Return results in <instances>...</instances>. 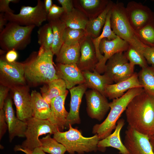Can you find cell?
Instances as JSON below:
<instances>
[{"label": "cell", "mask_w": 154, "mask_h": 154, "mask_svg": "<svg viewBox=\"0 0 154 154\" xmlns=\"http://www.w3.org/2000/svg\"><path fill=\"white\" fill-rule=\"evenodd\" d=\"M128 126L149 137L154 135V96L144 91L135 96L125 110Z\"/></svg>", "instance_id": "cell-1"}, {"label": "cell", "mask_w": 154, "mask_h": 154, "mask_svg": "<svg viewBox=\"0 0 154 154\" xmlns=\"http://www.w3.org/2000/svg\"><path fill=\"white\" fill-rule=\"evenodd\" d=\"M53 55L51 49L42 46L38 51L33 52L24 62L26 82L35 86L58 78L53 63Z\"/></svg>", "instance_id": "cell-2"}, {"label": "cell", "mask_w": 154, "mask_h": 154, "mask_svg": "<svg viewBox=\"0 0 154 154\" xmlns=\"http://www.w3.org/2000/svg\"><path fill=\"white\" fill-rule=\"evenodd\" d=\"M144 91L142 87L133 88L128 90L120 98L113 99L109 103L110 110L107 117L101 123L93 126L92 133L97 134L100 140L111 134L115 129L119 118L131 100Z\"/></svg>", "instance_id": "cell-3"}, {"label": "cell", "mask_w": 154, "mask_h": 154, "mask_svg": "<svg viewBox=\"0 0 154 154\" xmlns=\"http://www.w3.org/2000/svg\"><path fill=\"white\" fill-rule=\"evenodd\" d=\"M111 12L110 25L113 32L143 54L144 49L147 46L143 44L137 37L129 20L124 4L122 2L113 3Z\"/></svg>", "instance_id": "cell-4"}, {"label": "cell", "mask_w": 154, "mask_h": 154, "mask_svg": "<svg viewBox=\"0 0 154 154\" xmlns=\"http://www.w3.org/2000/svg\"><path fill=\"white\" fill-rule=\"evenodd\" d=\"M69 129L65 132L58 130L53 134V138L66 148L69 154H84L99 150L98 143L100 140L98 135L86 137L77 129L69 125Z\"/></svg>", "instance_id": "cell-5"}, {"label": "cell", "mask_w": 154, "mask_h": 154, "mask_svg": "<svg viewBox=\"0 0 154 154\" xmlns=\"http://www.w3.org/2000/svg\"><path fill=\"white\" fill-rule=\"evenodd\" d=\"M35 27L9 22L0 33V47L7 51L24 49L31 42V35Z\"/></svg>", "instance_id": "cell-6"}, {"label": "cell", "mask_w": 154, "mask_h": 154, "mask_svg": "<svg viewBox=\"0 0 154 154\" xmlns=\"http://www.w3.org/2000/svg\"><path fill=\"white\" fill-rule=\"evenodd\" d=\"M26 122V139L16 148V150L23 151L26 154L35 148L40 147L41 143L39 137L40 135L47 133L54 134L58 130L48 119H40L33 117Z\"/></svg>", "instance_id": "cell-7"}, {"label": "cell", "mask_w": 154, "mask_h": 154, "mask_svg": "<svg viewBox=\"0 0 154 154\" xmlns=\"http://www.w3.org/2000/svg\"><path fill=\"white\" fill-rule=\"evenodd\" d=\"M5 18L9 22H13L22 26L35 25L38 27L47 20L44 2L38 0L34 7L23 6L18 14L7 12L4 13Z\"/></svg>", "instance_id": "cell-8"}, {"label": "cell", "mask_w": 154, "mask_h": 154, "mask_svg": "<svg viewBox=\"0 0 154 154\" xmlns=\"http://www.w3.org/2000/svg\"><path fill=\"white\" fill-rule=\"evenodd\" d=\"M25 76V64L16 61L10 62L2 56L0 59V84L10 89L16 86L26 85Z\"/></svg>", "instance_id": "cell-9"}, {"label": "cell", "mask_w": 154, "mask_h": 154, "mask_svg": "<svg viewBox=\"0 0 154 154\" xmlns=\"http://www.w3.org/2000/svg\"><path fill=\"white\" fill-rule=\"evenodd\" d=\"M125 9L129 22L135 31L141 28L154 20V12L141 3L130 1Z\"/></svg>", "instance_id": "cell-10"}, {"label": "cell", "mask_w": 154, "mask_h": 154, "mask_svg": "<svg viewBox=\"0 0 154 154\" xmlns=\"http://www.w3.org/2000/svg\"><path fill=\"white\" fill-rule=\"evenodd\" d=\"M124 144L130 154H154L149 137L128 126Z\"/></svg>", "instance_id": "cell-11"}, {"label": "cell", "mask_w": 154, "mask_h": 154, "mask_svg": "<svg viewBox=\"0 0 154 154\" xmlns=\"http://www.w3.org/2000/svg\"><path fill=\"white\" fill-rule=\"evenodd\" d=\"M16 110L17 117L24 121L33 117L31 95L27 85L19 86L10 89Z\"/></svg>", "instance_id": "cell-12"}, {"label": "cell", "mask_w": 154, "mask_h": 154, "mask_svg": "<svg viewBox=\"0 0 154 154\" xmlns=\"http://www.w3.org/2000/svg\"><path fill=\"white\" fill-rule=\"evenodd\" d=\"M85 94L88 115L92 119L101 121L110 109L107 98L93 89L86 91Z\"/></svg>", "instance_id": "cell-13"}, {"label": "cell", "mask_w": 154, "mask_h": 154, "mask_svg": "<svg viewBox=\"0 0 154 154\" xmlns=\"http://www.w3.org/2000/svg\"><path fill=\"white\" fill-rule=\"evenodd\" d=\"M129 44L119 37L110 40L106 38L102 39L99 45L101 54L103 56L102 60L97 64L95 70L99 73H104L106 63L108 60L114 54L125 52Z\"/></svg>", "instance_id": "cell-14"}, {"label": "cell", "mask_w": 154, "mask_h": 154, "mask_svg": "<svg viewBox=\"0 0 154 154\" xmlns=\"http://www.w3.org/2000/svg\"><path fill=\"white\" fill-rule=\"evenodd\" d=\"M80 55L76 64L82 71L93 72L98 62L92 38L87 35L80 42Z\"/></svg>", "instance_id": "cell-15"}, {"label": "cell", "mask_w": 154, "mask_h": 154, "mask_svg": "<svg viewBox=\"0 0 154 154\" xmlns=\"http://www.w3.org/2000/svg\"><path fill=\"white\" fill-rule=\"evenodd\" d=\"M3 109L8 125L10 141H11L16 136L25 137V133L27 127V122L21 120L15 116L12 101L10 97H7Z\"/></svg>", "instance_id": "cell-16"}, {"label": "cell", "mask_w": 154, "mask_h": 154, "mask_svg": "<svg viewBox=\"0 0 154 154\" xmlns=\"http://www.w3.org/2000/svg\"><path fill=\"white\" fill-rule=\"evenodd\" d=\"M68 93V91L64 94L53 98L50 103L51 112L48 120L61 132L66 127L68 112L65 108L64 104Z\"/></svg>", "instance_id": "cell-17"}, {"label": "cell", "mask_w": 154, "mask_h": 154, "mask_svg": "<svg viewBox=\"0 0 154 154\" xmlns=\"http://www.w3.org/2000/svg\"><path fill=\"white\" fill-rule=\"evenodd\" d=\"M55 68L58 78L64 81L67 89L69 90L76 85L85 82L82 72L76 64H64L57 63Z\"/></svg>", "instance_id": "cell-18"}, {"label": "cell", "mask_w": 154, "mask_h": 154, "mask_svg": "<svg viewBox=\"0 0 154 154\" xmlns=\"http://www.w3.org/2000/svg\"><path fill=\"white\" fill-rule=\"evenodd\" d=\"M88 88L84 83L69 90L70 94V109L67 119L66 127L69 125L79 124L81 122L79 110L83 96Z\"/></svg>", "instance_id": "cell-19"}, {"label": "cell", "mask_w": 154, "mask_h": 154, "mask_svg": "<svg viewBox=\"0 0 154 154\" xmlns=\"http://www.w3.org/2000/svg\"><path fill=\"white\" fill-rule=\"evenodd\" d=\"M139 87H142L139 81L138 74L134 72L132 76L127 79L108 85L105 89V96L113 100L121 97L129 89Z\"/></svg>", "instance_id": "cell-20"}, {"label": "cell", "mask_w": 154, "mask_h": 154, "mask_svg": "<svg viewBox=\"0 0 154 154\" xmlns=\"http://www.w3.org/2000/svg\"><path fill=\"white\" fill-rule=\"evenodd\" d=\"M115 130L108 137L100 140L98 143L99 150L104 151L107 147H111L117 149L120 154H130L128 150L121 141L120 133L125 124L124 120H118Z\"/></svg>", "instance_id": "cell-21"}, {"label": "cell", "mask_w": 154, "mask_h": 154, "mask_svg": "<svg viewBox=\"0 0 154 154\" xmlns=\"http://www.w3.org/2000/svg\"><path fill=\"white\" fill-rule=\"evenodd\" d=\"M80 55L79 43L72 44L63 43L58 54L56 61L64 64H77Z\"/></svg>", "instance_id": "cell-22"}, {"label": "cell", "mask_w": 154, "mask_h": 154, "mask_svg": "<svg viewBox=\"0 0 154 154\" xmlns=\"http://www.w3.org/2000/svg\"><path fill=\"white\" fill-rule=\"evenodd\" d=\"M82 72L85 80L84 83L88 88L97 90L104 96L106 86L113 83L104 74L101 75L95 70L93 72L84 71Z\"/></svg>", "instance_id": "cell-23"}, {"label": "cell", "mask_w": 154, "mask_h": 154, "mask_svg": "<svg viewBox=\"0 0 154 154\" xmlns=\"http://www.w3.org/2000/svg\"><path fill=\"white\" fill-rule=\"evenodd\" d=\"M33 117L40 119H48L50 115V105L43 98L40 93L35 90L31 93Z\"/></svg>", "instance_id": "cell-24"}, {"label": "cell", "mask_w": 154, "mask_h": 154, "mask_svg": "<svg viewBox=\"0 0 154 154\" xmlns=\"http://www.w3.org/2000/svg\"><path fill=\"white\" fill-rule=\"evenodd\" d=\"M64 81L60 78L54 80L44 84L40 88V92L44 100L50 104L53 98L62 95L68 91Z\"/></svg>", "instance_id": "cell-25"}, {"label": "cell", "mask_w": 154, "mask_h": 154, "mask_svg": "<svg viewBox=\"0 0 154 154\" xmlns=\"http://www.w3.org/2000/svg\"><path fill=\"white\" fill-rule=\"evenodd\" d=\"M60 19L64 23L66 27L84 30L89 20L84 13L74 8L69 13H64Z\"/></svg>", "instance_id": "cell-26"}, {"label": "cell", "mask_w": 154, "mask_h": 154, "mask_svg": "<svg viewBox=\"0 0 154 154\" xmlns=\"http://www.w3.org/2000/svg\"><path fill=\"white\" fill-rule=\"evenodd\" d=\"M113 2L110 1L104 10L95 18L89 19L85 30L88 35L92 38L98 37L100 34L106 22L108 14L111 9Z\"/></svg>", "instance_id": "cell-27"}, {"label": "cell", "mask_w": 154, "mask_h": 154, "mask_svg": "<svg viewBox=\"0 0 154 154\" xmlns=\"http://www.w3.org/2000/svg\"><path fill=\"white\" fill-rule=\"evenodd\" d=\"M47 21L51 27L54 36L51 49L53 54L56 55L64 43L63 35L66 27L60 18Z\"/></svg>", "instance_id": "cell-28"}, {"label": "cell", "mask_w": 154, "mask_h": 154, "mask_svg": "<svg viewBox=\"0 0 154 154\" xmlns=\"http://www.w3.org/2000/svg\"><path fill=\"white\" fill-rule=\"evenodd\" d=\"M128 61L125 53L123 52H119L114 54L107 61L105 67L104 74L113 82L114 76L123 65L128 62Z\"/></svg>", "instance_id": "cell-29"}, {"label": "cell", "mask_w": 154, "mask_h": 154, "mask_svg": "<svg viewBox=\"0 0 154 154\" xmlns=\"http://www.w3.org/2000/svg\"><path fill=\"white\" fill-rule=\"evenodd\" d=\"M138 74L140 84L145 91L154 96V66L142 68Z\"/></svg>", "instance_id": "cell-30"}, {"label": "cell", "mask_w": 154, "mask_h": 154, "mask_svg": "<svg viewBox=\"0 0 154 154\" xmlns=\"http://www.w3.org/2000/svg\"><path fill=\"white\" fill-rule=\"evenodd\" d=\"M111 15L110 9L108 14L106 22L103 28L102 33L97 38H92V41L95 48L96 55L98 60V62H100L104 57L100 53L99 49V45L101 40L105 38H107L108 40H110L115 39L117 37L111 28L110 21Z\"/></svg>", "instance_id": "cell-31"}, {"label": "cell", "mask_w": 154, "mask_h": 154, "mask_svg": "<svg viewBox=\"0 0 154 154\" xmlns=\"http://www.w3.org/2000/svg\"><path fill=\"white\" fill-rule=\"evenodd\" d=\"M40 148L45 153L50 154H64L67 151L65 147L51 137L50 134L40 139Z\"/></svg>", "instance_id": "cell-32"}, {"label": "cell", "mask_w": 154, "mask_h": 154, "mask_svg": "<svg viewBox=\"0 0 154 154\" xmlns=\"http://www.w3.org/2000/svg\"><path fill=\"white\" fill-rule=\"evenodd\" d=\"M109 1L106 0H80V5L86 15L87 12L93 11L95 18L98 17L104 10Z\"/></svg>", "instance_id": "cell-33"}, {"label": "cell", "mask_w": 154, "mask_h": 154, "mask_svg": "<svg viewBox=\"0 0 154 154\" xmlns=\"http://www.w3.org/2000/svg\"><path fill=\"white\" fill-rule=\"evenodd\" d=\"M135 32L138 38L144 45L154 47V20Z\"/></svg>", "instance_id": "cell-34"}, {"label": "cell", "mask_w": 154, "mask_h": 154, "mask_svg": "<svg viewBox=\"0 0 154 154\" xmlns=\"http://www.w3.org/2000/svg\"><path fill=\"white\" fill-rule=\"evenodd\" d=\"M38 43L46 50H50L53 42L54 36L49 23L41 26L37 31Z\"/></svg>", "instance_id": "cell-35"}, {"label": "cell", "mask_w": 154, "mask_h": 154, "mask_svg": "<svg viewBox=\"0 0 154 154\" xmlns=\"http://www.w3.org/2000/svg\"><path fill=\"white\" fill-rule=\"evenodd\" d=\"M131 65H139L142 68L148 66L147 62L143 54L138 51L129 45L127 50L124 53Z\"/></svg>", "instance_id": "cell-36"}, {"label": "cell", "mask_w": 154, "mask_h": 154, "mask_svg": "<svg viewBox=\"0 0 154 154\" xmlns=\"http://www.w3.org/2000/svg\"><path fill=\"white\" fill-rule=\"evenodd\" d=\"M87 35L84 30L66 27L63 35L64 43L70 44L79 43Z\"/></svg>", "instance_id": "cell-37"}, {"label": "cell", "mask_w": 154, "mask_h": 154, "mask_svg": "<svg viewBox=\"0 0 154 154\" xmlns=\"http://www.w3.org/2000/svg\"><path fill=\"white\" fill-rule=\"evenodd\" d=\"M134 67L131 66L129 62L124 64L114 76L113 82L116 83L129 78L134 73Z\"/></svg>", "instance_id": "cell-38"}, {"label": "cell", "mask_w": 154, "mask_h": 154, "mask_svg": "<svg viewBox=\"0 0 154 154\" xmlns=\"http://www.w3.org/2000/svg\"><path fill=\"white\" fill-rule=\"evenodd\" d=\"M64 13V10L62 7L53 4L47 15V20L60 18Z\"/></svg>", "instance_id": "cell-39"}, {"label": "cell", "mask_w": 154, "mask_h": 154, "mask_svg": "<svg viewBox=\"0 0 154 154\" xmlns=\"http://www.w3.org/2000/svg\"><path fill=\"white\" fill-rule=\"evenodd\" d=\"M143 54L147 63L154 66V47H146L144 49Z\"/></svg>", "instance_id": "cell-40"}, {"label": "cell", "mask_w": 154, "mask_h": 154, "mask_svg": "<svg viewBox=\"0 0 154 154\" xmlns=\"http://www.w3.org/2000/svg\"><path fill=\"white\" fill-rule=\"evenodd\" d=\"M19 1V0H0V12L3 13L7 12L14 13V11L9 7V4L11 2L17 3Z\"/></svg>", "instance_id": "cell-41"}, {"label": "cell", "mask_w": 154, "mask_h": 154, "mask_svg": "<svg viewBox=\"0 0 154 154\" xmlns=\"http://www.w3.org/2000/svg\"><path fill=\"white\" fill-rule=\"evenodd\" d=\"M8 125L5 120L3 109H0V139L1 140L6 132Z\"/></svg>", "instance_id": "cell-42"}, {"label": "cell", "mask_w": 154, "mask_h": 154, "mask_svg": "<svg viewBox=\"0 0 154 154\" xmlns=\"http://www.w3.org/2000/svg\"><path fill=\"white\" fill-rule=\"evenodd\" d=\"M10 88L7 86L0 84V109H3L5 101L7 97Z\"/></svg>", "instance_id": "cell-43"}, {"label": "cell", "mask_w": 154, "mask_h": 154, "mask_svg": "<svg viewBox=\"0 0 154 154\" xmlns=\"http://www.w3.org/2000/svg\"><path fill=\"white\" fill-rule=\"evenodd\" d=\"M57 1L61 5L65 13L71 12L74 8L72 0H58Z\"/></svg>", "instance_id": "cell-44"}, {"label": "cell", "mask_w": 154, "mask_h": 154, "mask_svg": "<svg viewBox=\"0 0 154 154\" xmlns=\"http://www.w3.org/2000/svg\"><path fill=\"white\" fill-rule=\"evenodd\" d=\"M18 56L16 50H12L7 51L5 56V60L8 62H12L15 61Z\"/></svg>", "instance_id": "cell-45"}, {"label": "cell", "mask_w": 154, "mask_h": 154, "mask_svg": "<svg viewBox=\"0 0 154 154\" xmlns=\"http://www.w3.org/2000/svg\"><path fill=\"white\" fill-rule=\"evenodd\" d=\"M7 21L5 18L4 13H0V32H1L7 25Z\"/></svg>", "instance_id": "cell-46"}, {"label": "cell", "mask_w": 154, "mask_h": 154, "mask_svg": "<svg viewBox=\"0 0 154 154\" xmlns=\"http://www.w3.org/2000/svg\"><path fill=\"white\" fill-rule=\"evenodd\" d=\"M44 3L46 12L47 15L52 6L53 4L52 0H44Z\"/></svg>", "instance_id": "cell-47"}, {"label": "cell", "mask_w": 154, "mask_h": 154, "mask_svg": "<svg viewBox=\"0 0 154 154\" xmlns=\"http://www.w3.org/2000/svg\"><path fill=\"white\" fill-rule=\"evenodd\" d=\"M28 154H46L40 147L34 149L33 151Z\"/></svg>", "instance_id": "cell-48"}, {"label": "cell", "mask_w": 154, "mask_h": 154, "mask_svg": "<svg viewBox=\"0 0 154 154\" xmlns=\"http://www.w3.org/2000/svg\"><path fill=\"white\" fill-rule=\"evenodd\" d=\"M149 138L154 153V135L149 137Z\"/></svg>", "instance_id": "cell-49"}]
</instances>
